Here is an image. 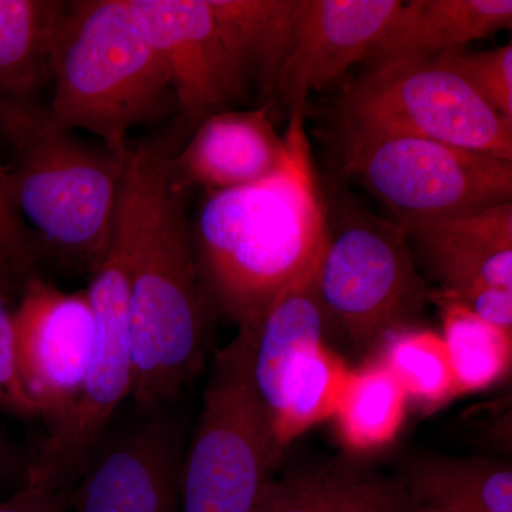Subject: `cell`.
<instances>
[{"label": "cell", "instance_id": "1", "mask_svg": "<svg viewBox=\"0 0 512 512\" xmlns=\"http://www.w3.org/2000/svg\"><path fill=\"white\" fill-rule=\"evenodd\" d=\"M157 141L128 150L119 210L130 229V335L138 409L174 406L207 356L212 311L202 285L187 192L171 180Z\"/></svg>", "mask_w": 512, "mask_h": 512}, {"label": "cell", "instance_id": "2", "mask_svg": "<svg viewBox=\"0 0 512 512\" xmlns=\"http://www.w3.org/2000/svg\"><path fill=\"white\" fill-rule=\"evenodd\" d=\"M281 167L258 183L207 192L192 244L212 311L238 329L262 313L322 254L328 210L303 111H292Z\"/></svg>", "mask_w": 512, "mask_h": 512}, {"label": "cell", "instance_id": "3", "mask_svg": "<svg viewBox=\"0 0 512 512\" xmlns=\"http://www.w3.org/2000/svg\"><path fill=\"white\" fill-rule=\"evenodd\" d=\"M0 137L29 232L64 268L92 276L110 249L128 151L83 140L37 100H0Z\"/></svg>", "mask_w": 512, "mask_h": 512}, {"label": "cell", "instance_id": "4", "mask_svg": "<svg viewBox=\"0 0 512 512\" xmlns=\"http://www.w3.org/2000/svg\"><path fill=\"white\" fill-rule=\"evenodd\" d=\"M49 111L59 126L84 130L127 153V136L175 114L156 47L133 0L67 2L52 56Z\"/></svg>", "mask_w": 512, "mask_h": 512}, {"label": "cell", "instance_id": "5", "mask_svg": "<svg viewBox=\"0 0 512 512\" xmlns=\"http://www.w3.org/2000/svg\"><path fill=\"white\" fill-rule=\"evenodd\" d=\"M284 446L256 393L247 329L217 353L185 448L180 512H251Z\"/></svg>", "mask_w": 512, "mask_h": 512}, {"label": "cell", "instance_id": "6", "mask_svg": "<svg viewBox=\"0 0 512 512\" xmlns=\"http://www.w3.org/2000/svg\"><path fill=\"white\" fill-rule=\"evenodd\" d=\"M316 285L332 333L357 350L412 328L431 303L402 227L349 205L328 211Z\"/></svg>", "mask_w": 512, "mask_h": 512}, {"label": "cell", "instance_id": "7", "mask_svg": "<svg viewBox=\"0 0 512 512\" xmlns=\"http://www.w3.org/2000/svg\"><path fill=\"white\" fill-rule=\"evenodd\" d=\"M339 130L424 138L512 161V126L439 57L370 66L343 90Z\"/></svg>", "mask_w": 512, "mask_h": 512}, {"label": "cell", "instance_id": "8", "mask_svg": "<svg viewBox=\"0 0 512 512\" xmlns=\"http://www.w3.org/2000/svg\"><path fill=\"white\" fill-rule=\"evenodd\" d=\"M346 174L397 224L480 211L512 200V161L437 141L339 130Z\"/></svg>", "mask_w": 512, "mask_h": 512}, {"label": "cell", "instance_id": "9", "mask_svg": "<svg viewBox=\"0 0 512 512\" xmlns=\"http://www.w3.org/2000/svg\"><path fill=\"white\" fill-rule=\"evenodd\" d=\"M130 229L117 207L113 238L103 264L86 289L96 320L92 363L79 403L62 433L43 441L26 473L72 494L87 458L121 407L134 383L130 335Z\"/></svg>", "mask_w": 512, "mask_h": 512}, {"label": "cell", "instance_id": "10", "mask_svg": "<svg viewBox=\"0 0 512 512\" xmlns=\"http://www.w3.org/2000/svg\"><path fill=\"white\" fill-rule=\"evenodd\" d=\"M94 338L87 291L63 292L36 275L25 282L15 306L16 370L46 439L62 433L79 403Z\"/></svg>", "mask_w": 512, "mask_h": 512}, {"label": "cell", "instance_id": "11", "mask_svg": "<svg viewBox=\"0 0 512 512\" xmlns=\"http://www.w3.org/2000/svg\"><path fill=\"white\" fill-rule=\"evenodd\" d=\"M113 420L70 494L73 512H180L185 451L174 406Z\"/></svg>", "mask_w": 512, "mask_h": 512}, {"label": "cell", "instance_id": "12", "mask_svg": "<svg viewBox=\"0 0 512 512\" xmlns=\"http://www.w3.org/2000/svg\"><path fill=\"white\" fill-rule=\"evenodd\" d=\"M167 74L181 130L229 110L248 84L208 0H133Z\"/></svg>", "mask_w": 512, "mask_h": 512}, {"label": "cell", "instance_id": "13", "mask_svg": "<svg viewBox=\"0 0 512 512\" xmlns=\"http://www.w3.org/2000/svg\"><path fill=\"white\" fill-rule=\"evenodd\" d=\"M402 0H298L288 55L275 97L303 111L312 93L339 80L353 64L372 59Z\"/></svg>", "mask_w": 512, "mask_h": 512}, {"label": "cell", "instance_id": "14", "mask_svg": "<svg viewBox=\"0 0 512 512\" xmlns=\"http://www.w3.org/2000/svg\"><path fill=\"white\" fill-rule=\"evenodd\" d=\"M286 154L268 106L212 114L192 131L191 140L170 156V174L181 191L232 190L274 174Z\"/></svg>", "mask_w": 512, "mask_h": 512}, {"label": "cell", "instance_id": "15", "mask_svg": "<svg viewBox=\"0 0 512 512\" xmlns=\"http://www.w3.org/2000/svg\"><path fill=\"white\" fill-rule=\"evenodd\" d=\"M399 225L413 254L440 285L437 291L476 285L512 288V201Z\"/></svg>", "mask_w": 512, "mask_h": 512}, {"label": "cell", "instance_id": "16", "mask_svg": "<svg viewBox=\"0 0 512 512\" xmlns=\"http://www.w3.org/2000/svg\"><path fill=\"white\" fill-rule=\"evenodd\" d=\"M318 264L279 293L254 325L241 328L249 333L252 383L269 417L282 384L332 333L316 285Z\"/></svg>", "mask_w": 512, "mask_h": 512}, {"label": "cell", "instance_id": "17", "mask_svg": "<svg viewBox=\"0 0 512 512\" xmlns=\"http://www.w3.org/2000/svg\"><path fill=\"white\" fill-rule=\"evenodd\" d=\"M251 512H410L399 477L349 457L272 477Z\"/></svg>", "mask_w": 512, "mask_h": 512}, {"label": "cell", "instance_id": "18", "mask_svg": "<svg viewBox=\"0 0 512 512\" xmlns=\"http://www.w3.org/2000/svg\"><path fill=\"white\" fill-rule=\"evenodd\" d=\"M511 0H413L404 3L370 62L433 57L510 29Z\"/></svg>", "mask_w": 512, "mask_h": 512}, {"label": "cell", "instance_id": "19", "mask_svg": "<svg viewBox=\"0 0 512 512\" xmlns=\"http://www.w3.org/2000/svg\"><path fill=\"white\" fill-rule=\"evenodd\" d=\"M410 512H512V468L478 457H421L402 477Z\"/></svg>", "mask_w": 512, "mask_h": 512}, {"label": "cell", "instance_id": "20", "mask_svg": "<svg viewBox=\"0 0 512 512\" xmlns=\"http://www.w3.org/2000/svg\"><path fill=\"white\" fill-rule=\"evenodd\" d=\"M248 87L268 99L288 55L298 0H208Z\"/></svg>", "mask_w": 512, "mask_h": 512}, {"label": "cell", "instance_id": "21", "mask_svg": "<svg viewBox=\"0 0 512 512\" xmlns=\"http://www.w3.org/2000/svg\"><path fill=\"white\" fill-rule=\"evenodd\" d=\"M66 8L59 0H0V100H36L52 79Z\"/></svg>", "mask_w": 512, "mask_h": 512}, {"label": "cell", "instance_id": "22", "mask_svg": "<svg viewBox=\"0 0 512 512\" xmlns=\"http://www.w3.org/2000/svg\"><path fill=\"white\" fill-rule=\"evenodd\" d=\"M406 393L379 359L349 370L333 419L342 443L352 453L389 446L402 430Z\"/></svg>", "mask_w": 512, "mask_h": 512}, {"label": "cell", "instance_id": "23", "mask_svg": "<svg viewBox=\"0 0 512 512\" xmlns=\"http://www.w3.org/2000/svg\"><path fill=\"white\" fill-rule=\"evenodd\" d=\"M439 308L441 338L446 345L458 394L480 392L500 382L511 369L512 333L495 328L466 308L431 291Z\"/></svg>", "mask_w": 512, "mask_h": 512}, {"label": "cell", "instance_id": "24", "mask_svg": "<svg viewBox=\"0 0 512 512\" xmlns=\"http://www.w3.org/2000/svg\"><path fill=\"white\" fill-rule=\"evenodd\" d=\"M349 370L325 343L285 380L271 413L272 426L282 446L333 416Z\"/></svg>", "mask_w": 512, "mask_h": 512}, {"label": "cell", "instance_id": "25", "mask_svg": "<svg viewBox=\"0 0 512 512\" xmlns=\"http://www.w3.org/2000/svg\"><path fill=\"white\" fill-rule=\"evenodd\" d=\"M379 349L377 359L399 382L407 399L434 410L458 396L456 377L440 333L412 326L390 335Z\"/></svg>", "mask_w": 512, "mask_h": 512}, {"label": "cell", "instance_id": "26", "mask_svg": "<svg viewBox=\"0 0 512 512\" xmlns=\"http://www.w3.org/2000/svg\"><path fill=\"white\" fill-rule=\"evenodd\" d=\"M441 62L464 80L505 121L512 126V45L485 52L444 53Z\"/></svg>", "mask_w": 512, "mask_h": 512}, {"label": "cell", "instance_id": "27", "mask_svg": "<svg viewBox=\"0 0 512 512\" xmlns=\"http://www.w3.org/2000/svg\"><path fill=\"white\" fill-rule=\"evenodd\" d=\"M10 288L0 278V413L13 419H37L35 406L23 392L15 359V308Z\"/></svg>", "mask_w": 512, "mask_h": 512}, {"label": "cell", "instance_id": "28", "mask_svg": "<svg viewBox=\"0 0 512 512\" xmlns=\"http://www.w3.org/2000/svg\"><path fill=\"white\" fill-rule=\"evenodd\" d=\"M0 249L22 289L35 276L37 248L25 222L20 218L10 194L6 165L0 160Z\"/></svg>", "mask_w": 512, "mask_h": 512}, {"label": "cell", "instance_id": "29", "mask_svg": "<svg viewBox=\"0 0 512 512\" xmlns=\"http://www.w3.org/2000/svg\"><path fill=\"white\" fill-rule=\"evenodd\" d=\"M433 293L447 301L458 303L495 328L512 333V288L476 285L460 291H433Z\"/></svg>", "mask_w": 512, "mask_h": 512}, {"label": "cell", "instance_id": "30", "mask_svg": "<svg viewBox=\"0 0 512 512\" xmlns=\"http://www.w3.org/2000/svg\"><path fill=\"white\" fill-rule=\"evenodd\" d=\"M69 500V494L26 473L25 484L0 503V512H66Z\"/></svg>", "mask_w": 512, "mask_h": 512}, {"label": "cell", "instance_id": "31", "mask_svg": "<svg viewBox=\"0 0 512 512\" xmlns=\"http://www.w3.org/2000/svg\"><path fill=\"white\" fill-rule=\"evenodd\" d=\"M18 471V457L15 450L0 433V488Z\"/></svg>", "mask_w": 512, "mask_h": 512}, {"label": "cell", "instance_id": "32", "mask_svg": "<svg viewBox=\"0 0 512 512\" xmlns=\"http://www.w3.org/2000/svg\"><path fill=\"white\" fill-rule=\"evenodd\" d=\"M0 278H2L13 291L19 288L18 284H16L15 276L12 274V269H10L8 261H6L5 255H3L2 249H0Z\"/></svg>", "mask_w": 512, "mask_h": 512}]
</instances>
